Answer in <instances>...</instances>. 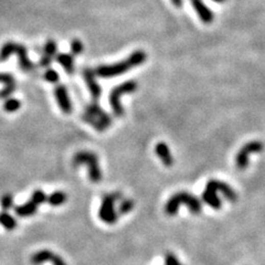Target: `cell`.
<instances>
[{
	"mask_svg": "<svg viewBox=\"0 0 265 265\" xmlns=\"http://www.w3.org/2000/svg\"><path fill=\"white\" fill-rule=\"evenodd\" d=\"M146 59L147 56L144 51H135L126 60L121 61L118 63L98 66L97 70H95V74L100 78L118 77L121 74L128 72L131 69H133V67L142 64L146 61Z\"/></svg>",
	"mask_w": 265,
	"mask_h": 265,
	"instance_id": "cell-1",
	"label": "cell"
},
{
	"mask_svg": "<svg viewBox=\"0 0 265 265\" xmlns=\"http://www.w3.org/2000/svg\"><path fill=\"white\" fill-rule=\"evenodd\" d=\"M181 205H185L190 210V212L192 214H199L202 210L201 201L197 198L196 196L189 194V192H177L174 196L171 197L165 206V212L168 215H176L178 213L179 207Z\"/></svg>",
	"mask_w": 265,
	"mask_h": 265,
	"instance_id": "cell-2",
	"label": "cell"
},
{
	"mask_svg": "<svg viewBox=\"0 0 265 265\" xmlns=\"http://www.w3.org/2000/svg\"><path fill=\"white\" fill-rule=\"evenodd\" d=\"M83 119L99 132L106 131L112 124V117L99 105L98 102H92L85 107Z\"/></svg>",
	"mask_w": 265,
	"mask_h": 265,
	"instance_id": "cell-3",
	"label": "cell"
},
{
	"mask_svg": "<svg viewBox=\"0 0 265 265\" xmlns=\"http://www.w3.org/2000/svg\"><path fill=\"white\" fill-rule=\"evenodd\" d=\"M74 167L86 165L88 178L92 182H100L102 180V171L99 164L98 156L91 152H79L73 158Z\"/></svg>",
	"mask_w": 265,
	"mask_h": 265,
	"instance_id": "cell-4",
	"label": "cell"
},
{
	"mask_svg": "<svg viewBox=\"0 0 265 265\" xmlns=\"http://www.w3.org/2000/svg\"><path fill=\"white\" fill-rule=\"evenodd\" d=\"M137 82L134 80L127 81V82L122 83L117 86H115L113 90L110 93V104L112 107V111L114 113V115L116 117H122L124 115L125 111L123 106L121 104V97L122 95L125 94H130V93H134L136 90H137Z\"/></svg>",
	"mask_w": 265,
	"mask_h": 265,
	"instance_id": "cell-5",
	"label": "cell"
},
{
	"mask_svg": "<svg viewBox=\"0 0 265 265\" xmlns=\"http://www.w3.org/2000/svg\"><path fill=\"white\" fill-rule=\"evenodd\" d=\"M122 198L121 194H110L103 197L102 205L99 211L100 219L106 224L116 223L118 219V212L115 210V202Z\"/></svg>",
	"mask_w": 265,
	"mask_h": 265,
	"instance_id": "cell-6",
	"label": "cell"
},
{
	"mask_svg": "<svg viewBox=\"0 0 265 265\" xmlns=\"http://www.w3.org/2000/svg\"><path fill=\"white\" fill-rule=\"evenodd\" d=\"M263 151V144L259 140L250 141L244 145L239 153L235 156V166L239 171H244L247 169L250 162V156L252 154L261 153Z\"/></svg>",
	"mask_w": 265,
	"mask_h": 265,
	"instance_id": "cell-7",
	"label": "cell"
},
{
	"mask_svg": "<svg viewBox=\"0 0 265 265\" xmlns=\"http://www.w3.org/2000/svg\"><path fill=\"white\" fill-rule=\"evenodd\" d=\"M31 263L33 265H40L44 262L50 261L53 265H66L65 261L58 254L51 252L49 250H41L31 256Z\"/></svg>",
	"mask_w": 265,
	"mask_h": 265,
	"instance_id": "cell-8",
	"label": "cell"
},
{
	"mask_svg": "<svg viewBox=\"0 0 265 265\" xmlns=\"http://www.w3.org/2000/svg\"><path fill=\"white\" fill-rule=\"evenodd\" d=\"M95 76H97V74H95V71H93L91 69H85L83 71V78H84L88 91H90L93 102H99V100L101 98V94H102V87L99 84Z\"/></svg>",
	"mask_w": 265,
	"mask_h": 265,
	"instance_id": "cell-9",
	"label": "cell"
},
{
	"mask_svg": "<svg viewBox=\"0 0 265 265\" xmlns=\"http://www.w3.org/2000/svg\"><path fill=\"white\" fill-rule=\"evenodd\" d=\"M207 188L210 190H213L216 194L221 192L224 198L228 199L229 201L234 202L237 200V195L234 191V189L231 188L226 182L219 180H210L207 183Z\"/></svg>",
	"mask_w": 265,
	"mask_h": 265,
	"instance_id": "cell-10",
	"label": "cell"
},
{
	"mask_svg": "<svg viewBox=\"0 0 265 265\" xmlns=\"http://www.w3.org/2000/svg\"><path fill=\"white\" fill-rule=\"evenodd\" d=\"M54 95H56V100L58 102L60 110L65 114H70L73 110V106L66 87L64 85L56 86V88H54Z\"/></svg>",
	"mask_w": 265,
	"mask_h": 265,
	"instance_id": "cell-11",
	"label": "cell"
},
{
	"mask_svg": "<svg viewBox=\"0 0 265 265\" xmlns=\"http://www.w3.org/2000/svg\"><path fill=\"white\" fill-rule=\"evenodd\" d=\"M197 15L199 16L203 23H211L214 19L213 12L210 10L209 7L202 2V0H190Z\"/></svg>",
	"mask_w": 265,
	"mask_h": 265,
	"instance_id": "cell-12",
	"label": "cell"
},
{
	"mask_svg": "<svg viewBox=\"0 0 265 265\" xmlns=\"http://www.w3.org/2000/svg\"><path fill=\"white\" fill-rule=\"evenodd\" d=\"M15 53L19 59V66L23 72H30L33 69V63L28 57V50L23 44H17Z\"/></svg>",
	"mask_w": 265,
	"mask_h": 265,
	"instance_id": "cell-13",
	"label": "cell"
},
{
	"mask_svg": "<svg viewBox=\"0 0 265 265\" xmlns=\"http://www.w3.org/2000/svg\"><path fill=\"white\" fill-rule=\"evenodd\" d=\"M155 153L160 158L161 162L167 167H171L174 164V158L171 152V148L165 142H158L155 147Z\"/></svg>",
	"mask_w": 265,
	"mask_h": 265,
	"instance_id": "cell-14",
	"label": "cell"
},
{
	"mask_svg": "<svg viewBox=\"0 0 265 265\" xmlns=\"http://www.w3.org/2000/svg\"><path fill=\"white\" fill-rule=\"evenodd\" d=\"M57 61L58 63L63 67L67 74L74 73V57L71 53H59L57 54Z\"/></svg>",
	"mask_w": 265,
	"mask_h": 265,
	"instance_id": "cell-15",
	"label": "cell"
},
{
	"mask_svg": "<svg viewBox=\"0 0 265 265\" xmlns=\"http://www.w3.org/2000/svg\"><path fill=\"white\" fill-rule=\"evenodd\" d=\"M202 200L205 201V203H207L209 207H211L213 209H220L222 207L221 199L219 198L218 195H216V192L208 188H206L205 191L202 192Z\"/></svg>",
	"mask_w": 265,
	"mask_h": 265,
	"instance_id": "cell-16",
	"label": "cell"
},
{
	"mask_svg": "<svg viewBox=\"0 0 265 265\" xmlns=\"http://www.w3.org/2000/svg\"><path fill=\"white\" fill-rule=\"evenodd\" d=\"M38 211V205L37 203L33 202L32 200L23 203L21 206H18L15 208V212L17 215L22 216V218H26V216H31L33 214H36Z\"/></svg>",
	"mask_w": 265,
	"mask_h": 265,
	"instance_id": "cell-17",
	"label": "cell"
},
{
	"mask_svg": "<svg viewBox=\"0 0 265 265\" xmlns=\"http://www.w3.org/2000/svg\"><path fill=\"white\" fill-rule=\"evenodd\" d=\"M0 224H2L7 231H12L17 227V221L10 213L7 211H3L0 212Z\"/></svg>",
	"mask_w": 265,
	"mask_h": 265,
	"instance_id": "cell-18",
	"label": "cell"
},
{
	"mask_svg": "<svg viewBox=\"0 0 265 265\" xmlns=\"http://www.w3.org/2000/svg\"><path fill=\"white\" fill-rule=\"evenodd\" d=\"M66 199H67V197L64 192L56 191V192H53L52 195L47 197V202H49L50 206L59 207L61 205H63V203L66 201Z\"/></svg>",
	"mask_w": 265,
	"mask_h": 265,
	"instance_id": "cell-19",
	"label": "cell"
},
{
	"mask_svg": "<svg viewBox=\"0 0 265 265\" xmlns=\"http://www.w3.org/2000/svg\"><path fill=\"white\" fill-rule=\"evenodd\" d=\"M16 45L17 43L15 42H7L2 46V49H0V62H5L11 54L15 53Z\"/></svg>",
	"mask_w": 265,
	"mask_h": 265,
	"instance_id": "cell-20",
	"label": "cell"
},
{
	"mask_svg": "<svg viewBox=\"0 0 265 265\" xmlns=\"http://www.w3.org/2000/svg\"><path fill=\"white\" fill-rule=\"evenodd\" d=\"M58 53V44L54 40H47L45 42L44 46H43V53L44 56L50 57V58H54L57 56Z\"/></svg>",
	"mask_w": 265,
	"mask_h": 265,
	"instance_id": "cell-21",
	"label": "cell"
},
{
	"mask_svg": "<svg viewBox=\"0 0 265 265\" xmlns=\"http://www.w3.org/2000/svg\"><path fill=\"white\" fill-rule=\"evenodd\" d=\"M20 106H21V103H20L19 100L7 99V101L4 104V110L8 113H13V112H17L20 108Z\"/></svg>",
	"mask_w": 265,
	"mask_h": 265,
	"instance_id": "cell-22",
	"label": "cell"
},
{
	"mask_svg": "<svg viewBox=\"0 0 265 265\" xmlns=\"http://www.w3.org/2000/svg\"><path fill=\"white\" fill-rule=\"evenodd\" d=\"M71 54L74 56H80V54H82V52L84 51V45L83 42L81 41L80 39H73L71 41Z\"/></svg>",
	"mask_w": 265,
	"mask_h": 265,
	"instance_id": "cell-23",
	"label": "cell"
},
{
	"mask_svg": "<svg viewBox=\"0 0 265 265\" xmlns=\"http://www.w3.org/2000/svg\"><path fill=\"white\" fill-rule=\"evenodd\" d=\"M134 206H135V203L133 200H131V199L123 200L118 207V214H127L134 209Z\"/></svg>",
	"mask_w": 265,
	"mask_h": 265,
	"instance_id": "cell-24",
	"label": "cell"
},
{
	"mask_svg": "<svg viewBox=\"0 0 265 265\" xmlns=\"http://www.w3.org/2000/svg\"><path fill=\"white\" fill-rule=\"evenodd\" d=\"M0 206H2L3 211H8L13 207V197L10 194H6L0 199Z\"/></svg>",
	"mask_w": 265,
	"mask_h": 265,
	"instance_id": "cell-25",
	"label": "cell"
},
{
	"mask_svg": "<svg viewBox=\"0 0 265 265\" xmlns=\"http://www.w3.org/2000/svg\"><path fill=\"white\" fill-rule=\"evenodd\" d=\"M44 79H45L46 82L52 83V84H56V83L59 82L60 77H59V74H58V72H57L56 70L47 69V70L44 72Z\"/></svg>",
	"mask_w": 265,
	"mask_h": 265,
	"instance_id": "cell-26",
	"label": "cell"
},
{
	"mask_svg": "<svg viewBox=\"0 0 265 265\" xmlns=\"http://www.w3.org/2000/svg\"><path fill=\"white\" fill-rule=\"evenodd\" d=\"M31 200L39 206V205H41V203H44L45 201H47V197L45 196V194L42 191V190H36V191H33V194L31 196Z\"/></svg>",
	"mask_w": 265,
	"mask_h": 265,
	"instance_id": "cell-27",
	"label": "cell"
},
{
	"mask_svg": "<svg viewBox=\"0 0 265 265\" xmlns=\"http://www.w3.org/2000/svg\"><path fill=\"white\" fill-rule=\"evenodd\" d=\"M17 85L16 83L13 84H9V85H5V87L3 88L2 91H0V99H8L10 98L12 93L16 91Z\"/></svg>",
	"mask_w": 265,
	"mask_h": 265,
	"instance_id": "cell-28",
	"label": "cell"
},
{
	"mask_svg": "<svg viewBox=\"0 0 265 265\" xmlns=\"http://www.w3.org/2000/svg\"><path fill=\"white\" fill-rule=\"evenodd\" d=\"M0 83H4L6 85H9V84H13L16 83L15 78H13L11 74L8 73H0Z\"/></svg>",
	"mask_w": 265,
	"mask_h": 265,
	"instance_id": "cell-29",
	"label": "cell"
},
{
	"mask_svg": "<svg viewBox=\"0 0 265 265\" xmlns=\"http://www.w3.org/2000/svg\"><path fill=\"white\" fill-rule=\"evenodd\" d=\"M165 265H182L177 256L173 253H167L165 255Z\"/></svg>",
	"mask_w": 265,
	"mask_h": 265,
	"instance_id": "cell-30",
	"label": "cell"
},
{
	"mask_svg": "<svg viewBox=\"0 0 265 265\" xmlns=\"http://www.w3.org/2000/svg\"><path fill=\"white\" fill-rule=\"evenodd\" d=\"M51 63H52V58L46 57V56H44V54H42L41 59H40V62H39L40 66L47 67V66H50Z\"/></svg>",
	"mask_w": 265,
	"mask_h": 265,
	"instance_id": "cell-31",
	"label": "cell"
},
{
	"mask_svg": "<svg viewBox=\"0 0 265 265\" xmlns=\"http://www.w3.org/2000/svg\"><path fill=\"white\" fill-rule=\"evenodd\" d=\"M172 3H173L174 6L178 7V8L182 6V0H172Z\"/></svg>",
	"mask_w": 265,
	"mask_h": 265,
	"instance_id": "cell-32",
	"label": "cell"
},
{
	"mask_svg": "<svg viewBox=\"0 0 265 265\" xmlns=\"http://www.w3.org/2000/svg\"><path fill=\"white\" fill-rule=\"evenodd\" d=\"M213 3H216V4H223V3H226L227 0H212Z\"/></svg>",
	"mask_w": 265,
	"mask_h": 265,
	"instance_id": "cell-33",
	"label": "cell"
}]
</instances>
